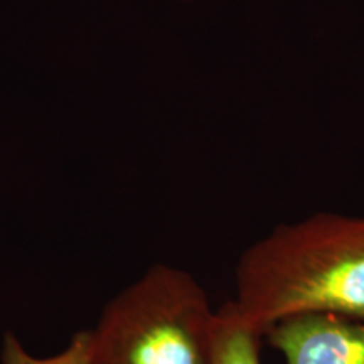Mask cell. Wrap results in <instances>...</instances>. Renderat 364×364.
Wrapping results in <instances>:
<instances>
[{
  "label": "cell",
  "instance_id": "cell-3",
  "mask_svg": "<svg viewBox=\"0 0 364 364\" xmlns=\"http://www.w3.org/2000/svg\"><path fill=\"white\" fill-rule=\"evenodd\" d=\"M263 339L284 364H364V321L309 314L272 326Z\"/></svg>",
  "mask_w": 364,
  "mask_h": 364
},
{
  "label": "cell",
  "instance_id": "cell-1",
  "mask_svg": "<svg viewBox=\"0 0 364 364\" xmlns=\"http://www.w3.org/2000/svg\"><path fill=\"white\" fill-rule=\"evenodd\" d=\"M231 302L262 336L309 314L364 321V216L317 213L273 228L240 257Z\"/></svg>",
  "mask_w": 364,
  "mask_h": 364
},
{
  "label": "cell",
  "instance_id": "cell-5",
  "mask_svg": "<svg viewBox=\"0 0 364 364\" xmlns=\"http://www.w3.org/2000/svg\"><path fill=\"white\" fill-rule=\"evenodd\" d=\"M2 364H90V331L75 334L68 348L49 358L27 353L19 339L9 332L2 346Z\"/></svg>",
  "mask_w": 364,
  "mask_h": 364
},
{
  "label": "cell",
  "instance_id": "cell-2",
  "mask_svg": "<svg viewBox=\"0 0 364 364\" xmlns=\"http://www.w3.org/2000/svg\"><path fill=\"white\" fill-rule=\"evenodd\" d=\"M216 309L181 268L156 265L90 331V364H211Z\"/></svg>",
  "mask_w": 364,
  "mask_h": 364
},
{
  "label": "cell",
  "instance_id": "cell-4",
  "mask_svg": "<svg viewBox=\"0 0 364 364\" xmlns=\"http://www.w3.org/2000/svg\"><path fill=\"white\" fill-rule=\"evenodd\" d=\"M263 336L245 321L231 300L216 309L211 364H263Z\"/></svg>",
  "mask_w": 364,
  "mask_h": 364
}]
</instances>
